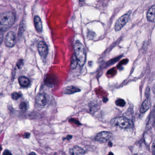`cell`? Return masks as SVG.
<instances>
[{
	"label": "cell",
	"mask_w": 155,
	"mask_h": 155,
	"mask_svg": "<svg viewBox=\"0 0 155 155\" xmlns=\"http://www.w3.org/2000/svg\"><path fill=\"white\" fill-rule=\"evenodd\" d=\"M32 154H34V155H36V153H35V152H31V153H29V155H32Z\"/></svg>",
	"instance_id": "cell-25"
},
{
	"label": "cell",
	"mask_w": 155,
	"mask_h": 155,
	"mask_svg": "<svg viewBox=\"0 0 155 155\" xmlns=\"http://www.w3.org/2000/svg\"><path fill=\"white\" fill-rule=\"evenodd\" d=\"M24 31V23L23 22H22L20 25V30H19V34H22L23 32Z\"/></svg>",
	"instance_id": "cell-20"
},
{
	"label": "cell",
	"mask_w": 155,
	"mask_h": 155,
	"mask_svg": "<svg viewBox=\"0 0 155 155\" xmlns=\"http://www.w3.org/2000/svg\"><path fill=\"white\" fill-rule=\"evenodd\" d=\"M75 52L80 66H84L86 62L87 54L86 50L83 45L79 42H76L75 45Z\"/></svg>",
	"instance_id": "cell-3"
},
{
	"label": "cell",
	"mask_w": 155,
	"mask_h": 155,
	"mask_svg": "<svg viewBox=\"0 0 155 155\" xmlns=\"http://www.w3.org/2000/svg\"><path fill=\"white\" fill-rule=\"evenodd\" d=\"M30 133H25V135H24V137L26 138H28L30 137Z\"/></svg>",
	"instance_id": "cell-23"
},
{
	"label": "cell",
	"mask_w": 155,
	"mask_h": 155,
	"mask_svg": "<svg viewBox=\"0 0 155 155\" xmlns=\"http://www.w3.org/2000/svg\"><path fill=\"white\" fill-rule=\"evenodd\" d=\"M34 22L36 30L39 32H41L43 31V27L42 20L40 17L38 16H35L34 18Z\"/></svg>",
	"instance_id": "cell-13"
},
{
	"label": "cell",
	"mask_w": 155,
	"mask_h": 155,
	"mask_svg": "<svg viewBox=\"0 0 155 155\" xmlns=\"http://www.w3.org/2000/svg\"><path fill=\"white\" fill-rule=\"evenodd\" d=\"M155 124V108H154L152 112H151L148 117V121L146 123V129L149 130L154 127Z\"/></svg>",
	"instance_id": "cell-8"
},
{
	"label": "cell",
	"mask_w": 155,
	"mask_h": 155,
	"mask_svg": "<svg viewBox=\"0 0 155 155\" xmlns=\"http://www.w3.org/2000/svg\"><path fill=\"white\" fill-rule=\"evenodd\" d=\"M5 43L6 47L9 48H13L16 43V35L12 31L8 32L5 39Z\"/></svg>",
	"instance_id": "cell-6"
},
{
	"label": "cell",
	"mask_w": 155,
	"mask_h": 155,
	"mask_svg": "<svg viewBox=\"0 0 155 155\" xmlns=\"http://www.w3.org/2000/svg\"><path fill=\"white\" fill-rule=\"evenodd\" d=\"M111 123L114 127L122 129L133 128V123L131 120L124 117H118L114 118L111 120Z\"/></svg>",
	"instance_id": "cell-2"
},
{
	"label": "cell",
	"mask_w": 155,
	"mask_h": 155,
	"mask_svg": "<svg viewBox=\"0 0 155 155\" xmlns=\"http://www.w3.org/2000/svg\"><path fill=\"white\" fill-rule=\"evenodd\" d=\"M79 1H83L84 0H79Z\"/></svg>",
	"instance_id": "cell-26"
},
{
	"label": "cell",
	"mask_w": 155,
	"mask_h": 155,
	"mask_svg": "<svg viewBox=\"0 0 155 155\" xmlns=\"http://www.w3.org/2000/svg\"><path fill=\"white\" fill-rule=\"evenodd\" d=\"M147 19L149 22H155V5L152 6L147 12Z\"/></svg>",
	"instance_id": "cell-12"
},
{
	"label": "cell",
	"mask_w": 155,
	"mask_h": 155,
	"mask_svg": "<svg viewBox=\"0 0 155 155\" xmlns=\"http://www.w3.org/2000/svg\"><path fill=\"white\" fill-rule=\"evenodd\" d=\"M130 16V14L128 13L120 17L115 25V30L116 31H120L128 22Z\"/></svg>",
	"instance_id": "cell-4"
},
{
	"label": "cell",
	"mask_w": 155,
	"mask_h": 155,
	"mask_svg": "<svg viewBox=\"0 0 155 155\" xmlns=\"http://www.w3.org/2000/svg\"><path fill=\"white\" fill-rule=\"evenodd\" d=\"M151 150H152V154L155 155V140L153 141V143H152Z\"/></svg>",
	"instance_id": "cell-21"
},
{
	"label": "cell",
	"mask_w": 155,
	"mask_h": 155,
	"mask_svg": "<svg viewBox=\"0 0 155 155\" xmlns=\"http://www.w3.org/2000/svg\"><path fill=\"white\" fill-rule=\"evenodd\" d=\"M78 61L75 54L72 56V59H71V68L72 69H75L77 66L78 64Z\"/></svg>",
	"instance_id": "cell-16"
},
{
	"label": "cell",
	"mask_w": 155,
	"mask_h": 155,
	"mask_svg": "<svg viewBox=\"0 0 155 155\" xmlns=\"http://www.w3.org/2000/svg\"><path fill=\"white\" fill-rule=\"evenodd\" d=\"M15 22V16L11 12H3L1 15L0 22L1 31H6L13 26Z\"/></svg>",
	"instance_id": "cell-1"
},
{
	"label": "cell",
	"mask_w": 155,
	"mask_h": 155,
	"mask_svg": "<svg viewBox=\"0 0 155 155\" xmlns=\"http://www.w3.org/2000/svg\"><path fill=\"white\" fill-rule=\"evenodd\" d=\"M116 104L118 107H124L125 105V102L123 99H118L116 101Z\"/></svg>",
	"instance_id": "cell-18"
},
{
	"label": "cell",
	"mask_w": 155,
	"mask_h": 155,
	"mask_svg": "<svg viewBox=\"0 0 155 155\" xmlns=\"http://www.w3.org/2000/svg\"><path fill=\"white\" fill-rule=\"evenodd\" d=\"M37 48L40 55L43 58H45L48 55V51L47 44L43 41H41L38 44Z\"/></svg>",
	"instance_id": "cell-7"
},
{
	"label": "cell",
	"mask_w": 155,
	"mask_h": 155,
	"mask_svg": "<svg viewBox=\"0 0 155 155\" xmlns=\"http://www.w3.org/2000/svg\"><path fill=\"white\" fill-rule=\"evenodd\" d=\"M69 153L73 155H84L86 153V151L81 147L75 146L70 150Z\"/></svg>",
	"instance_id": "cell-11"
},
{
	"label": "cell",
	"mask_w": 155,
	"mask_h": 155,
	"mask_svg": "<svg viewBox=\"0 0 155 155\" xmlns=\"http://www.w3.org/2000/svg\"><path fill=\"white\" fill-rule=\"evenodd\" d=\"M71 138H72V136H70H70H69V135H68V136H67V138H66V139H67V138H68V140H70V139H71Z\"/></svg>",
	"instance_id": "cell-24"
},
{
	"label": "cell",
	"mask_w": 155,
	"mask_h": 155,
	"mask_svg": "<svg viewBox=\"0 0 155 155\" xmlns=\"http://www.w3.org/2000/svg\"><path fill=\"white\" fill-rule=\"evenodd\" d=\"M22 96V94H20V93H17V92H13L12 94V99H13V100H17L21 98Z\"/></svg>",
	"instance_id": "cell-19"
},
{
	"label": "cell",
	"mask_w": 155,
	"mask_h": 155,
	"mask_svg": "<svg viewBox=\"0 0 155 155\" xmlns=\"http://www.w3.org/2000/svg\"><path fill=\"white\" fill-rule=\"evenodd\" d=\"M81 92V90L78 87L74 86H68L64 90V93L66 94H72Z\"/></svg>",
	"instance_id": "cell-14"
},
{
	"label": "cell",
	"mask_w": 155,
	"mask_h": 155,
	"mask_svg": "<svg viewBox=\"0 0 155 155\" xmlns=\"http://www.w3.org/2000/svg\"><path fill=\"white\" fill-rule=\"evenodd\" d=\"M4 155H12V153H11L8 150H5L4 152L3 153Z\"/></svg>",
	"instance_id": "cell-22"
},
{
	"label": "cell",
	"mask_w": 155,
	"mask_h": 155,
	"mask_svg": "<svg viewBox=\"0 0 155 155\" xmlns=\"http://www.w3.org/2000/svg\"><path fill=\"white\" fill-rule=\"evenodd\" d=\"M19 84L22 87H27L30 83V80L25 76H21L18 78Z\"/></svg>",
	"instance_id": "cell-15"
},
{
	"label": "cell",
	"mask_w": 155,
	"mask_h": 155,
	"mask_svg": "<svg viewBox=\"0 0 155 155\" xmlns=\"http://www.w3.org/2000/svg\"><path fill=\"white\" fill-rule=\"evenodd\" d=\"M151 105V102L150 97H146L145 101L143 102L140 109L141 113H144L148 111L150 108Z\"/></svg>",
	"instance_id": "cell-10"
},
{
	"label": "cell",
	"mask_w": 155,
	"mask_h": 155,
	"mask_svg": "<svg viewBox=\"0 0 155 155\" xmlns=\"http://www.w3.org/2000/svg\"><path fill=\"white\" fill-rule=\"evenodd\" d=\"M36 103L40 107H44L47 105V101L46 97L43 93H38L36 97Z\"/></svg>",
	"instance_id": "cell-9"
},
{
	"label": "cell",
	"mask_w": 155,
	"mask_h": 155,
	"mask_svg": "<svg viewBox=\"0 0 155 155\" xmlns=\"http://www.w3.org/2000/svg\"><path fill=\"white\" fill-rule=\"evenodd\" d=\"M112 136V133L109 131H103L97 134L95 137V141L101 143H106L111 139Z\"/></svg>",
	"instance_id": "cell-5"
},
{
	"label": "cell",
	"mask_w": 155,
	"mask_h": 155,
	"mask_svg": "<svg viewBox=\"0 0 155 155\" xmlns=\"http://www.w3.org/2000/svg\"><path fill=\"white\" fill-rule=\"evenodd\" d=\"M19 108L21 111L23 113H25L27 112V105L25 102H22L20 104Z\"/></svg>",
	"instance_id": "cell-17"
}]
</instances>
